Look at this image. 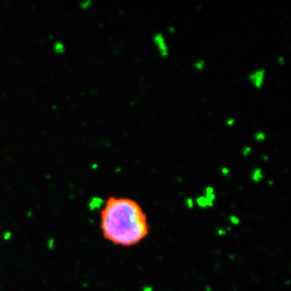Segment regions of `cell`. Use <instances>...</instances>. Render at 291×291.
<instances>
[{
    "label": "cell",
    "instance_id": "cell-5",
    "mask_svg": "<svg viewBox=\"0 0 291 291\" xmlns=\"http://www.w3.org/2000/svg\"><path fill=\"white\" fill-rule=\"evenodd\" d=\"M91 4H92V2H91V1H84V2H81L80 7H82L83 9H86L87 7H89Z\"/></svg>",
    "mask_w": 291,
    "mask_h": 291
},
{
    "label": "cell",
    "instance_id": "cell-2",
    "mask_svg": "<svg viewBox=\"0 0 291 291\" xmlns=\"http://www.w3.org/2000/svg\"><path fill=\"white\" fill-rule=\"evenodd\" d=\"M154 42L157 46V49L159 51L161 56L167 57L168 55V48H167V43L165 42V38L163 34L157 33L154 37Z\"/></svg>",
    "mask_w": 291,
    "mask_h": 291
},
{
    "label": "cell",
    "instance_id": "cell-4",
    "mask_svg": "<svg viewBox=\"0 0 291 291\" xmlns=\"http://www.w3.org/2000/svg\"><path fill=\"white\" fill-rule=\"evenodd\" d=\"M53 49L57 53H62L64 52V45L61 42H56L53 45Z\"/></svg>",
    "mask_w": 291,
    "mask_h": 291
},
{
    "label": "cell",
    "instance_id": "cell-3",
    "mask_svg": "<svg viewBox=\"0 0 291 291\" xmlns=\"http://www.w3.org/2000/svg\"><path fill=\"white\" fill-rule=\"evenodd\" d=\"M264 75H265L264 70H257L250 75L249 78L252 84L254 85V87L256 88H260L264 82Z\"/></svg>",
    "mask_w": 291,
    "mask_h": 291
},
{
    "label": "cell",
    "instance_id": "cell-1",
    "mask_svg": "<svg viewBox=\"0 0 291 291\" xmlns=\"http://www.w3.org/2000/svg\"><path fill=\"white\" fill-rule=\"evenodd\" d=\"M100 228L105 239L130 247L149 234L147 216L138 202L127 197H109L100 213Z\"/></svg>",
    "mask_w": 291,
    "mask_h": 291
}]
</instances>
